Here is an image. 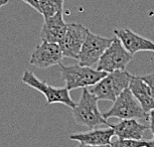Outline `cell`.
Segmentation results:
<instances>
[{
	"mask_svg": "<svg viewBox=\"0 0 154 147\" xmlns=\"http://www.w3.org/2000/svg\"><path fill=\"white\" fill-rule=\"evenodd\" d=\"M97 100L88 87H84L80 100L76 103L73 109L75 122L79 125L86 126L90 129H94L97 126L106 124L109 125L107 119L100 112L97 106Z\"/></svg>",
	"mask_w": 154,
	"mask_h": 147,
	"instance_id": "6da1fadb",
	"label": "cell"
},
{
	"mask_svg": "<svg viewBox=\"0 0 154 147\" xmlns=\"http://www.w3.org/2000/svg\"><path fill=\"white\" fill-rule=\"evenodd\" d=\"M132 75L126 70L114 71L107 73L100 81L88 87L99 100L114 102L116 99L129 86Z\"/></svg>",
	"mask_w": 154,
	"mask_h": 147,
	"instance_id": "7a4b0ae2",
	"label": "cell"
},
{
	"mask_svg": "<svg viewBox=\"0 0 154 147\" xmlns=\"http://www.w3.org/2000/svg\"><path fill=\"white\" fill-rule=\"evenodd\" d=\"M60 73L69 90L90 87L97 84L107 73L99 71L91 67L82 66L80 64L73 66H64L60 64Z\"/></svg>",
	"mask_w": 154,
	"mask_h": 147,
	"instance_id": "3957f363",
	"label": "cell"
},
{
	"mask_svg": "<svg viewBox=\"0 0 154 147\" xmlns=\"http://www.w3.org/2000/svg\"><path fill=\"white\" fill-rule=\"evenodd\" d=\"M104 118L119 119H144L147 120L148 114L143 110L141 106L134 97L130 90H124L113 102L112 106L103 113Z\"/></svg>",
	"mask_w": 154,
	"mask_h": 147,
	"instance_id": "277c9868",
	"label": "cell"
},
{
	"mask_svg": "<svg viewBox=\"0 0 154 147\" xmlns=\"http://www.w3.org/2000/svg\"><path fill=\"white\" fill-rule=\"evenodd\" d=\"M132 59L133 55L130 54L119 39L116 37L101 55L97 64V69L106 73L125 70Z\"/></svg>",
	"mask_w": 154,
	"mask_h": 147,
	"instance_id": "5b68a950",
	"label": "cell"
},
{
	"mask_svg": "<svg viewBox=\"0 0 154 147\" xmlns=\"http://www.w3.org/2000/svg\"><path fill=\"white\" fill-rule=\"evenodd\" d=\"M22 81L27 86L44 94L47 104L62 103L71 109H74L76 103L71 97L70 90L65 87H55L45 81L39 80L31 71H25L22 76Z\"/></svg>",
	"mask_w": 154,
	"mask_h": 147,
	"instance_id": "8992f818",
	"label": "cell"
},
{
	"mask_svg": "<svg viewBox=\"0 0 154 147\" xmlns=\"http://www.w3.org/2000/svg\"><path fill=\"white\" fill-rule=\"evenodd\" d=\"M112 40L113 38L103 37L88 31L79 53V64L88 67H93L94 65L97 64L101 55L110 45Z\"/></svg>",
	"mask_w": 154,
	"mask_h": 147,
	"instance_id": "52a82bcc",
	"label": "cell"
},
{
	"mask_svg": "<svg viewBox=\"0 0 154 147\" xmlns=\"http://www.w3.org/2000/svg\"><path fill=\"white\" fill-rule=\"evenodd\" d=\"M88 31L90 30L83 24L67 23L66 32L61 41L58 43L64 58L78 60L79 53Z\"/></svg>",
	"mask_w": 154,
	"mask_h": 147,
	"instance_id": "ba28073f",
	"label": "cell"
},
{
	"mask_svg": "<svg viewBox=\"0 0 154 147\" xmlns=\"http://www.w3.org/2000/svg\"><path fill=\"white\" fill-rule=\"evenodd\" d=\"M64 56L58 43L42 41L32 52L29 63L39 69H48L60 65Z\"/></svg>",
	"mask_w": 154,
	"mask_h": 147,
	"instance_id": "9c48e42d",
	"label": "cell"
},
{
	"mask_svg": "<svg viewBox=\"0 0 154 147\" xmlns=\"http://www.w3.org/2000/svg\"><path fill=\"white\" fill-rule=\"evenodd\" d=\"M113 33L131 55L137 52H154V42L136 34L128 28L114 29Z\"/></svg>",
	"mask_w": 154,
	"mask_h": 147,
	"instance_id": "30bf717a",
	"label": "cell"
},
{
	"mask_svg": "<svg viewBox=\"0 0 154 147\" xmlns=\"http://www.w3.org/2000/svg\"><path fill=\"white\" fill-rule=\"evenodd\" d=\"M67 23L63 17V11H58L53 16L44 19L40 37L42 41L59 43L66 32Z\"/></svg>",
	"mask_w": 154,
	"mask_h": 147,
	"instance_id": "8fae6325",
	"label": "cell"
},
{
	"mask_svg": "<svg viewBox=\"0 0 154 147\" xmlns=\"http://www.w3.org/2000/svg\"><path fill=\"white\" fill-rule=\"evenodd\" d=\"M114 136V131L110 126L104 129H90L88 132L75 133L70 135V139L82 144L93 146H109Z\"/></svg>",
	"mask_w": 154,
	"mask_h": 147,
	"instance_id": "7c38bea8",
	"label": "cell"
},
{
	"mask_svg": "<svg viewBox=\"0 0 154 147\" xmlns=\"http://www.w3.org/2000/svg\"><path fill=\"white\" fill-rule=\"evenodd\" d=\"M113 129L114 135L117 138L122 139H134V140H142L144 133L149 128L145 124H142L137 121V119H120V121L116 124H109Z\"/></svg>",
	"mask_w": 154,
	"mask_h": 147,
	"instance_id": "4fadbf2b",
	"label": "cell"
},
{
	"mask_svg": "<svg viewBox=\"0 0 154 147\" xmlns=\"http://www.w3.org/2000/svg\"><path fill=\"white\" fill-rule=\"evenodd\" d=\"M128 89L141 106L144 112L148 114V112L154 107V99L148 84L141 79V77L132 76Z\"/></svg>",
	"mask_w": 154,
	"mask_h": 147,
	"instance_id": "5bb4252c",
	"label": "cell"
},
{
	"mask_svg": "<svg viewBox=\"0 0 154 147\" xmlns=\"http://www.w3.org/2000/svg\"><path fill=\"white\" fill-rule=\"evenodd\" d=\"M39 13L43 15L44 19H47L60 11L51 0H39Z\"/></svg>",
	"mask_w": 154,
	"mask_h": 147,
	"instance_id": "9a60e30c",
	"label": "cell"
},
{
	"mask_svg": "<svg viewBox=\"0 0 154 147\" xmlns=\"http://www.w3.org/2000/svg\"><path fill=\"white\" fill-rule=\"evenodd\" d=\"M144 146H145V140L117 138L114 141H111L109 147H144Z\"/></svg>",
	"mask_w": 154,
	"mask_h": 147,
	"instance_id": "2e32d148",
	"label": "cell"
},
{
	"mask_svg": "<svg viewBox=\"0 0 154 147\" xmlns=\"http://www.w3.org/2000/svg\"><path fill=\"white\" fill-rule=\"evenodd\" d=\"M141 79L149 86L150 90H151L153 99H154V73L146 75V76H144V77H141Z\"/></svg>",
	"mask_w": 154,
	"mask_h": 147,
	"instance_id": "e0dca14e",
	"label": "cell"
},
{
	"mask_svg": "<svg viewBox=\"0 0 154 147\" xmlns=\"http://www.w3.org/2000/svg\"><path fill=\"white\" fill-rule=\"evenodd\" d=\"M147 120L149 121V128H150V130H151V133L154 136V107L148 112Z\"/></svg>",
	"mask_w": 154,
	"mask_h": 147,
	"instance_id": "ac0fdd59",
	"label": "cell"
},
{
	"mask_svg": "<svg viewBox=\"0 0 154 147\" xmlns=\"http://www.w3.org/2000/svg\"><path fill=\"white\" fill-rule=\"evenodd\" d=\"M22 1L27 3L28 5H30L32 8L39 12V2H38V0H22Z\"/></svg>",
	"mask_w": 154,
	"mask_h": 147,
	"instance_id": "d6986e66",
	"label": "cell"
},
{
	"mask_svg": "<svg viewBox=\"0 0 154 147\" xmlns=\"http://www.w3.org/2000/svg\"><path fill=\"white\" fill-rule=\"evenodd\" d=\"M54 4L57 6L58 9L60 11H63V6H64V1L65 0H51Z\"/></svg>",
	"mask_w": 154,
	"mask_h": 147,
	"instance_id": "ffe728a7",
	"label": "cell"
},
{
	"mask_svg": "<svg viewBox=\"0 0 154 147\" xmlns=\"http://www.w3.org/2000/svg\"><path fill=\"white\" fill-rule=\"evenodd\" d=\"M144 147H154V138L151 140H146Z\"/></svg>",
	"mask_w": 154,
	"mask_h": 147,
	"instance_id": "44dd1931",
	"label": "cell"
},
{
	"mask_svg": "<svg viewBox=\"0 0 154 147\" xmlns=\"http://www.w3.org/2000/svg\"><path fill=\"white\" fill-rule=\"evenodd\" d=\"M78 147H109V146H93V145H87V144H82V143H80V145Z\"/></svg>",
	"mask_w": 154,
	"mask_h": 147,
	"instance_id": "7402d4cb",
	"label": "cell"
},
{
	"mask_svg": "<svg viewBox=\"0 0 154 147\" xmlns=\"http://www.w3.org/2000/svg\"><path fill=\"white\" fill-rule=\"evenodd\" d=\"M9 0H0V7H2V6L6 5L8 3Z\"/></svg>",
	"mask_w": 154,
	"mask_h": 147,
	"instance_id": "603a6c76",
	"label": "cell"
},
{
	"mask_svg": "<svg viewBox=\"0 0 154 147\" xmlns=\"http://www.w3.org/2000/svg\"><path fill=\"white\" fill-rule=\"evenodd\" d=\"M38 1H39V0H38Z\"/></svg>",
	"mask_w": 154,
	"mask_h": 147,
	"instance_id": "cb8c5ba5",
	"label": "cell"
}]
</instances>
